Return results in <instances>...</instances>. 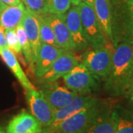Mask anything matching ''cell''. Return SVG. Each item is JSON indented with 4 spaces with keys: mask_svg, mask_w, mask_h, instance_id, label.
I'll return each mask as SVG.
<instances>
[{
    "mask_svg": "<svg viewBox=\"0 0 133 133\" xmlns=\"http://www.w3.org/2000/svg\"><path fill=\"white\" fill-rule=\"evenodd\" d=\"M133 71V48L128 42H119L114 47L109 74L105 89L111 95L125 96Z\"/></svg>",
    "mask_w": 133,
    "mask_h": 133,
    "instance_id": "cell-1",
    "label": "cell"
},
{
    "mask_svg": "<svg viewBox=\"0 0 133 133\" xmlns=\"http://www.w3.org/2000/svg\"><path fill=\"white\" fill-rule=\"evenodd\" d=\"M104 106V104L99 101L72 115L57 126L46 127V129L52 133H84L95 121Z\"/></svg>",
    "mask_w": 133,
    "mask_h": 133,
    "instance_id": "cell-2",
    "label": "cell"
},
{
    "mask_svg": "<svg viewBox=\"0 0 133 133\" xmlns=\"http://www.w3.org/2000/svg\"><path fill=\"white\" fill-rule=\"evenodd\" d=\"M84 33L93 48L105 47L107 39L92 7L84 2L78 5Z\"/></svg>",
    "mask_w": 133,
    "mask_h": 133,
    "instance_id": "cell-3",
    "label": "cell"
},
{
    "mask_svg": "<svg viewBox=\"0 0 133 133\" xmlns=\"http://www.w3.org/2000/svg\"><path fill=\"white\" fill-rule=\"evenodd\" d=\"M112 52L105 47L93 48L82 56L81 64L98 79L102 78L106 81L111 68Z\"/></svg>",
    "mask_w": 133,
    "mask_h": 133,
    "instance_id": "cell-4",
    "label": "cell"
},
{
    "mask_svg": "<svg viewBox=\"0 0 133 133\" xmlns=\"http://www.w3.org/2000/svg\"><path fill=\"white\" fill-rule=\"evenodd\" d=\"M98 79L83 64H78L63 76L66 87L78 93H87L95 90Z\"/></svg>",
    "mask_w": 133,
    "mask_h": 133,
    "instance_id": "cell-5",
    "label": "cell"
},
{
    "mask_svg": "<svg viewBox=\"0 0 133 133\" xmlns=\"http://www.w3.org/2000/svg\"><path fill=\"white\" fill-rule=\"evenodd\" d=\"M25 91L26 99L31 114L38 119L42 127H50L53 121L55 111L44 97L42 92L37 91L36 89Z\"/></svg>",
    "mask_w": 133,
    "mask_h": 133,
    "instance_id": "cell-6",
    "label": "cell"
},
{
    "mask_svg": "<svg viewBox=\"0 0 133 133\" xmlns=\"http://www.w3.org/2000/svg\"><path fill=\"white\" fill-rule=\"evenodd\" d=\"M66 26L71 34L76 50H82L88 47L89 42L84 33L78 5H73L64 14Z\"/></svg>",
    "mask_w": 133,
    "mask_h": 133,
    "instance_id": "cell-7",
    "label": "cell"
},
{
    "mask_svg": "<svg viewBox=\"0 0 133 133\" xmlns=\"http://www.w3.org/2000/svg\"><path fill=\"white\" fill-rule=\"evenodd\" d=\"M46 17L53 30L58 47L67 52L76 50L71 34L65 22L64 14H46Z\"/></svg>",
    "mask_w": 133,
    "mask_h": 133,
    "instance_id": "cell-8",
    "label": "cell"
},
{
    "mask_svg": "<svg viewBox=\"0 0 133 133\" xmlns=\"http://www.w3.org/2000/svg\"><path fill=\"white\" fill-rule=\"evenodd\" d=\"M98 102L99 100L90 95H78L68 104L63 107L61 109L55 111L53 121L52 124L48 127L50 128L54 127L57 126L58 124H60L64 120L72 116V115L76 114L82 109L96 104Z\"/></svg>",
    "mask_w": 133,
    "mask_h": 133,
    "instance_id": "cell-9",
    "label": "cell"
},
{
    "mask_svg": "<svg viewBox=\"0 0 133 133\" xmlns=\"http://www.w3.org/2000/svg\"><path fill=\"white\" fill-rule=\"evenodd\" d=\"M117 122L116 106L104 104L95 121L84 133H115Z\"/></svg>",
    "mask_w": 133,
    "mask_h": 133,
    "instance_id": "cell-10",
    "label": "cell"
},
{
    "mask_svg": "<svg viewBox=\"0 0 133 133\" xmlns=\"http://www.w3.org/2000/svg\"><path fill=\"white\" fill-rule=\"evenodd\" d=\"M48 84L44 86L41 91L54 111H56L68 104L72 100L74 99L78 95L77 92L69 89L66 86L62 87L55 84Z\"/></svg>",
    "mask_w": 133,
    "mask_h": 133,
    "instance_id": "cell-11",
    "label": "cell"
},
{
    "mask_svg": "<svg viewBox=\"0 0 133 133\" xmlns=\"http://www.w3.org/2000/svg\"><path fill=\"white\" fill-rule=\"evenodd\" d=\"M65 52L67 51L62 48L54 47L46 43H42L38 56L33 66L36 76L40 78L47 72L58 58Z\"/></svg>",
    "mask_w": 133,
    "mask_h": 133,
    "instance_id": "cell-12",
    "label": "cell"
},
{
    "mask_svg": "<svg viewBox=\"0 0 133 133\" xmlns=\"http://www.w3.org/2000/svg\"><path fill=\"white\" fill-rule=\"evenodd\" d=\"M78 64H79L78 58L71 52H65L54 62L51 67L40 79L44 83L56 81L69 72Z\"/></svg>",
    "mask_w": 133,
    "mask_h": 133,
    "instance_id": "cell-13",
    "label": "cell"
},
{
    "mask_svg": "<svg viewBox=\"0 0 133 133\" xmlns=\"http://www.w3.org/2000/svg\"><path fill=\"white\" fill-rule=\"evenodd\" d=\"M42 125L34 115L22 111L10 120L7 133H42Z\"/></svg>",
    "mask_w": 133,
    "mask_h": 133,
    "instance_id": "cell-14",
    "label": "cell"
},
{
    "mask_svg": "<svg viewBox=\"0 0 133 133\" xmlns=\"http://www.w3.org/2000/svg\"><path fill=\"white\" fill-rule=\"evenodd\" d=\"M22 24L24 27V30L28 35V37L30 43L33 58L32 65L33 66L36 60V58L38 56V51L42 44L40 39L38 15H36L26 8Z\"/></svg>",
    "mask_w": 133,
    "mask_h": 133,
    "instance_id": "cell-15",
    "label": "cell"
},
{
    "mask_svg": "<svg viewBox=\"0 0 133 133\" xmlns=\"http://www.w3.org/2000/svg\"><path fill=\"white\" fill-rule=\"evenodd\" d=\"M25 11L22 2L15 5L0 2V26L5 29H16L22 24Z\"/></svg>",
    "mask_w": 133,
    "mask_h": 133,
    "instance_id": "cell-16",
    "label": "cell"
},
{
    "mask_svg": "<svg viewBox=\"0 0 133 133\" xmlns=\"http://www.w3.org/2000/svg\"><path fill=\"white\" fill-rule=\"evenodd\" d=\"M93 9L104 33L105 38L112 43L111 0H93Z\"/></svg>",
    "mask_w": 133,
    "mask_h": 133,
    "instance_id": "cell-17",
    "label": "cell"
},
{
    "mask_svg": "<svg viewBox=\"0 0 133 133\" xmlns=\"http://www.w3.org/2000/svg\"><path fill=\"white\" fill-rule=\"evenodd\" d=\"M0 56L25 90L36 89L34 86L30 83V81H29L27 76L24 74L22 68L19 64V61L15 56L14 52L10 50L8 48H5L0 50Z\"/></svg>",
    "mask_w": 133,
    "mask_h": 133,
    "instance_id": "cell-18",
    "label": "cell"
},
{
    "mask_svg": "<svg viewBox=\"0 0 133 133\" xmlns=\"http://www.w3.org/2000/svg\"><path fill=\"white\" fill-rule=\"evenodd\" d=\"M118 122L115 133H133V114L121 106H117Z\"/></svg>",
    "mask_w": 133,
    "mask_h": 133,
    "instance_id": "cell-19",
    "label": "cell"
},
{
    "mask_svg": "<svg viewBox=\"0 0 133 133\" xmlns=\"http://www.w3.org/2000/svg\"><path fill=\"white\" fill-rule=\"evenodd\" d=\"M38 20L41 42L46 43L54 47L59 48L55 38L53 30L47 19L46 15L38 16Z\"/></svg>",
    "mask_w": 133,
    "mask_h": 133,
    "instance_id": "cell-20",
    "label": "cell"
},
{
    "mask_svg": "<svg viewBox=\"0 0 133 133\" xmlns=\"http://www.w3.org/2000/svg\"><path fill=\"white\" fill-rule=\"evenodd\" d=\"M16 32L19 38V44L22 48V52L24 55L25 61L32 65L33 58H32V49L30 46V43L29 41L28 35L24 30V27L22 24L16 27Z\"/></svg>",
    "mask_w": 133,
    "mask_h": 133,
    "instance_id": "cell-21",
    "label": "cell"
},
{
    "mask_svg": "<svg viewBox=\"0 0 133 133\" xmlns=\"http://www.w3.org/2000/svg\"><path fill=\"white\" fill-rule=\"evenodd\" d=\"M71 4V0H48V14H65Z\"/></svg>",
    "mask_w": 133,
    "mask_h": 133,
    "instance_id": "cell-22",
    "label": "cell"
},
{
    "mask_svg": "<svg viewBox=\"0 0 133 133\" xmlns=\"http://www.w3.org/2000/svg\"><path fill=\"white\" fill-rule=\"evenodd\" d=\"M27 9L36 15L48 14V0H23Z\"/></svg>",
    "mask_w": 133,
    "mask_h": 133,
    "instance_id": "cell-23",
    "label": "cell"
},
{
    "mask_svg": "<svg viewBox=\"0 0 133 133\" xmlns=\"http://www.w3.org/2000/svg\"><path fill=\"white\" fill-rule=\"evenodd\" d=\"M5 33L8 48L16 54H22V48L16 32V29H5Z\"/></svg>",
    "mask_w": 133,
    "mask_h": 133,
    "instance_id": "cell-24",
    "label": "cell"
},
{
    "mask_svg": "<svg viewBox=\"0 0 133 133\" xmlns=\"http://www.w3.org/2000/svg\"><path fill=\"white\" fill-rule=\"evenodd\" d=\"M133 37V1L127 2L126 16V41Z\"/></svg>",
    "mask_w": 133,
    "mask_h": 133,
    "instance_id": "cell-25",
    "label": "cell"
},
{
    "mask_svg": "<svg viewBox=\"0 0 133 133\" xmlns=\"http://www.w3.org/2000/svg\"><path fill=\"white\" fill-rule=\"evenodd\" d=\"M5 48H8V44L5 37V28L0 26V50Z\"/></svg>",
    "mask_w": 133,
    "mask_h": 133,
    "instance_id": "cell-26",
    "label": "cell"
},
{
    "mask_svg": "<svg viewBox=\"0 0 133 133\" xmlns=\"http://www.w3.org/2000/svg\"><path fill=\"white\" fill-rule=\"evenodd\" d=\"M125 96L128 98L129 101L130 102V104L133 106V87H130L129 89Z\"/></svg>",
    "mask_w": 133,
    "mask_h": 133,
    "instance_id": "cell-27",
    "label": "cell"
},
{
    "mask_svg": "<svg viewBox=\"0 0 133 133\" xmlns=\"http://www.w3.org/2000/svg\"><path fill=\"white\" fill-rule=\"evenodd\" d=\"M0 2L8 5H15L22 2V0H0Z\"/></svg>",
    "mask_w": 133,
    "mask_h": 133,
    "instance_id": "cell-28",
    "label": "cell"
},
{
    "mask_svg": "<svg viewBox=\"0 0 133 133\" xmlns=\"http://www.w3.org/2000/svg\"><path fill=\"white\" fill-rule=\"evenodd\" d=\"M81 2H85L87 3V5H89L91 7H92L93 8V0H81Z\"/></svg>",
    "mask_w": 133,
    "mask_h": 133,
    "instance_id": "cell-29",
    "label": "cell"
},
{
    "mask_svg": "<svg viewBox=\"0 0 133 133\" xmlns=\"http://www.w3.org/2000/svg\"><path fill=\"white\" fill-rule=\"evenodd\" d=\"M130 87H133V71L132 73V76H131V78H130V81H129V89ZM128 89V90H129Z\"/></svg>",
    "mask_w": 133,
    "mask_h": 133,
    "instance_id": "cell-30",
    "label": "cell"
},
{
    "mask_svg": "<svg viewBox=\"0 0 133 133\" xmlns=\"http://www.w3.org/2000/svg\"><path fill=\"white\" fill-rule=\"evenodd\" d=\"M81 2V0H71V3L73 5H78Z\"/></svg>",
    "mask_w": 133,
    "mask_h": 133,
    "instance_id": "cell-31",
    "label": "cell"
},
{
    "mask_svg": "<svg viewBox=\"0 0 133 133\" xmlns=\"http://www.w3.org/2000/svg\"><path fill=\"white\" fill-rule=\"evenodd\" d=\"M127 42L131 44V45L132 46V48H133V37H132L131 38H129V39Z\"/></svg>",
    "mask_w": 133,
    "mask_h": 133,
    "instance_id": "cell-32",
    "label": "cell"
},
{
    "mask_svg": "<svg viewBox=\"0 0 133 133\" xmlns=\"http://www.w3.org/2000/svg\"><path fill=\"white\" fill-rule=\"evenodd\" d=\"M42 133H52V132H50L49 131H48V130L45 129V130H44V131H43V129H42Z\"/></svg>",
    "mask_w": 133,
    "mask_h": 133,
    "instance_id": "cell-33",
    "label": "cell"
},
{
    "mask_svg": "<svg viewBox=\"0 0 133 133\" xmlns=\"http://www.w3.org/2000/svg\"><path fill=\"white\" fill-rule=\"evenodd\" d=\"M0 133H5V131H4V130L2 129V128L1 127H0Z\"/></svg>",
    "mask_w": 133,
    "mask_h": 133,
    "instance_id": "cell-34",
    "label": "cell"
},
{
    "mask_svg": "<svg viewBox=\"0 0 133 133\" xmlns=\"http://www.w3.org/2000/svg\"><path fill=\"white\" fill-rule=\"evenodd\" d=\"M123 1H125V2H131V1H133V0H123Z\"/></svg>",
    "mask_w": 133,
    "mask_h": 133,
    "instance_id": "cell-35",
    "label": "cell"
},
{
    "mask_svg": "<svg viewBox=\"0 0 133 133\" xmlns=\"http://www.w3.org/2000/svg\"><path fill=\"white\" fill-rule=\"evenodd\" d=\"M22 1H23V0H22Z\"/></svg>",
    "mask_w": 133,
    "mask_h": 133,
    "instance_id": "cell-36",
    "label": "cell"
}]
</instances>
